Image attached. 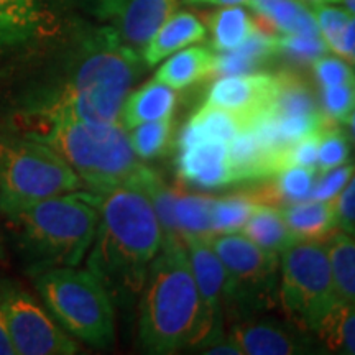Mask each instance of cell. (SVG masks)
Instances as JSON below:
<instances>
[{
    "label": "cell",
    "instance_id": "6da1fadb",
    "mask_svg": "<svg viewBox=\"0 0 355 355\" xmlns=\"http://www.w3.org/2000/svg\"><path fill=\"white\" fill-rule=\"evenodd\" d=\"M145 68L110 25H83L46 73L13 102L20 133L58 122L121 123L122 105Z\"/></svg>",
    "mask_w": 355,
    "mask_h": 355
},
{
    "label": "cell",
    "instance_id": "7a4b0ae2",
    "mask_svg": "<svg viewBox=\"0 0 355 355\" xmlns=\"http://www.w3.org/2000/svg\"><path fill=\"white\" fill-rule=\"evenodd\" d=\"M163 232L152 202L135 181L101 194L99 222L86 268L101 279L114 304L130 306L144 290Z\"/></svg>",
    "mask_w": 355,
    "mask_h": 355
},
{
    "label": "cell",
    "instance_id": "3957f363",
    "mask_svg": "<svg viewBox=\"0 0 355 355\" xmlns=\"http://www.w3.org/2000/svg\"><path fill=\"white\" fill-rule=\"evenodd\" d=\"M139 343L166 355L202 343V306L184 243H166L150 265L139 298Z\"/></svg>",
    "mask_w": 355,
    "mask_h": 355
},
{
    "label": "cell",
    "instance_id": "277c9868",
    "mask_svg": "<svg viewBox=\"0 0 355 355\" xmlns=\"http://www.w3.org/2000/svg\"><path fill=\"white\" fill-rule=\"evenodd\" d=\"M99 199L92 191H73L7 216L33 272L81 263L94 241Z\"/></svg>",
    "mask_w": 355,
    "mask_h": 355
},
{
    "label": "cell",
    "instance_id": "5b68a950",
    "mask_svg": "<svg viewBox=\"0 0 355 355\" xmlns=\"http://www.w3.org/2000/svg\"><path fill=\"white\" fill-rule=\"evenodd\" d=\"M20 135L51 146L96 194L130 183L144 165L122 123L58 122Z\"/></svg>",
    "mask_w": 355,
    "mask_h": 355
},
{
    "label": "cell",
    "instance_id": "8992f818",
    "mask_svg": "<svg viewBox=\"0 0 355 355\" xmlns=\"http://www.w3.org/2000/svg\"><path fill=\"white\" fill-rule=\"evenodd\" d=\"M35 286L44 306L69 336L91 347L109 349L115 340L114 301L89 270L56 266L38 272Z\"/></svg>",
    "mask_w": 355,
    "mask_h": 355
},
{
    "label": "cell",
    "instance_id": "52a82bcc",
    "mask_svg": "<svg viewBox=\"0 0 355 355\" xmlns=\"http://www.w3.org/2000/svg\"><path fill=\"white\" fill-rule=\"evenodd\" d=\"M84 188L66 159L43 141L0 137V211L6 216Z\"/></svg>",
    "mask_w": 355,
    "mask_h": 355
},
{
    "label": "cell",
    "instance_id": "ba28073f",
    "mask_svg": "<svg viewBox=\"0 0 355 355\" xmlns=\"http://www.w3.org/2000/svg\"><path fill=\"white\" fill-rule=\"evenodd\" d=\"M211 245L225 268V316L239 322L278 306L279 255L242 232L212 235Z\"/></svg>",
    "mask_w": 355,
    "mask_h": 355
},
{
    "label": "cell",
    "instance_id": "9c48e42d",
    "mask_svg": "<svg viewBox=\"0 0 355 355\" xmlns=\"http://www.w3.org/2000/svg\"><path fill=\"white\" fill-rule=\"evenodd\" d=\"M339 298L324 241H296L279 257L278 306L291 324L311 326Z\"/></svg>",
    "mask_w": 355,
    "mask_h": 355
},
{
    "label": "cell",
    "instance_id": "30bf717a",
    "mask_svg": "<svg viewBox=\"0 0 355 355\" xmlns=\"http://www.w3.org/2000/svg\"><path fill=\"white\" fill-rule=\"evenodd\" d=\"M0 309L6 316L17 355H73L76 340L58 326L33 296L10 285H0Z\"/></svg>",
    "mask_w": 355,
    "mask_h": 355
},
{
    "label": "cell",
    "instance_id": "8fae6325",
    "mask_svg": "<svg viewBox=\"0 0 355 355\" xmlns=\"http://www.w3.org/2000/svg\"><path fill=\"white\" fill-rule=\"evenodd\" d=\"M51 35L53 17L43 0H0V83Z\"/></svg>",
    "mask_w": 355,
    "mask_h": 355
},
{
    "label": "cell",
    "instance_id": "7c38bea8",
    "mask_svg": "<svg viewBox=\"0 0 355 355\" xmlns=\"http://www.w3.org/2000/svg\"><path fill=\"white\" fill-rule=\"evenodd\" d=\"M184 247L202 306V343L199 350L224 337L225 268L211 245V239L189 237Z\"/></svg>",
    "mask_w": 355,
    "mask_h": 355
},
{
    "label": "cell",
    "instance_id": "4fadbf2b",
    "mask_svg": "<svg viewBox=\"0 0 355 355\" xmlns=\"http://www.w3.org/2000/svg\"><path fill=\"white\" fill-rule=\"evenodd\" d=\"M275 92H277V74H234V76H222L212 83L204 104L242 115L250 125L257 115L272 107Z\"/></svg>",
    "mask_w": 355,
    "mask_h": 355
},
{
    "label": "cell",
    "instance_id": "5bb4252c",
    "mask_svg": "<svg viewBox=\"0 0 355 355\" xmlns=\"http://www.w3.org/2000/svg\"><path fill=\"white\" fill-rule=\"evenodd\" d=\"M229 337L241 347L242 354L248 355L313 354L318 349L313 337L300 327L282 326L273 321H254L252 318L235 322Z\"/></svg>",
    "mask_w": 355,
    "mask_h": 355
},
{
    "label": "cell",
    "instance_id": "9a60e30c",
    "mask_svg": "<svg viewBox=\"0 0 355 355\" xmlns=\"http://www.w3.org/2000/svg\"><path fill=\"white\" fill-rule=\"evenodd\" d=\"M176 173L186 184L201 189H217L235 183L227 144L219 140H204L178 150Z\"/></svg>",
    "mask_w": 355,
    "mask_h": 355
},
{
    "label": "cell",
    "instance_id": "2e32d148",
    "mask_svg": "<svg viewBox=\"0 0 355 355\" xmlns=\"http://www.w3.org/2000/svg\"><path fill=\"white\" fill-rule=\"evenodd\" d=\"M180 0H123L109 20L133 50H144L157 30L176 12Z\"/></svg>",
    "mask_w": 355,
    "mask_h": 355
},
{
    "label": "cell",
    "instance_id": "e0dca14e",
    "mask_svg": "<svg viewBox=\"0 0 355 355\" xmlns=\"http://www.w3.org/2000/svg\"><path fill=\"white\" fill-rule=\"evenodd\" d=\"M207 37V28L191 12H175L157 30L152 40L141 50L145 66H155L191 44L202 42Z\"/></svg>",
    "mask_w": 355,
    "mask_h": 355
},
{
    "label": "cell",
    "instance_id": "ac0fdd59",
    "mask_svg": "<svg viewBox=\"0 0 355 355\" xmlns=\"http://www.w3.org/2000/svg\"><path fill=\"white\" fill-rule=\"evenodd\" d=\"M247 125L248 123L242 115L202 104L196 114L186 122L183 130L178 135L175 146L176 150H183L204 140H219L229 144Z\"/></svg>",
    "mask_w": 355,
    "mask_h": 355
},
{
    "label": "cell",
    "instance_id": "d6986e66",
    "mask_svg": "<svg viewBox=\"0 0 355 355\" xmlns=\"http://www.w3.org/2000/svg\"><path fill=\"white\" fill-rule=\"evenodd\" d=\"M245 7L279 35L321 37L314 13L303 0H247Z\"/></svg>",
    "mask_w": 355,
    "mask_h": 355
},
{
    "label": "cell",
    "instance_id": "ffe728a7",
    "mask_svg": "<svg viewBox=\"0 0 355 355\" xmlns=\"http://www.w3.org/2000/svg\"><path fill=\"white\" fill-rule=\"evenodd\" d=\"M319 352L355 355V306L337 300L309 329Z\"/></svg>",
    "mask_w": 355,
    "mask_h": 355
},
{
    "label": "cell",
    "instance_id": "44dd1931",
    "mask_svg": "<svg viewBox=\"0 0 355 355\" xmlns=\"http://www.w3.org/2000/svg\"><path fill=\"white\" fill-rule=\"evenodd\" d=\"M217 53L211 46H186L163 60L153 79L181 91L214 74Z\"/></svg>",
    "mask_w": 355,
    "mask_h": 355
},
{
    "label": "cell",
    "instance_id": "7402d4cb",
    "mask_svg": "<svg viewBox=\"0 0 355 355\" xmlns=\"http://www.w3.org/2000/svg\"><path fill=\"white\" fill-rule=\"evenodd\" d=\"M178 94L175 89L152 79L144 86L128 92L122 105L121 123L127 130L140 123L159 121L175 112Z\"/></svg>",
    "mask_w": 355,
    "mask_h": 355
},
{
    "label": "cell",
    "instance_id": "603a6c76",
    "mask_svg": "<svg viewBox=\"0 0 355 355\" xmlns=\"http://www.w3.org/2000/svg\"><path fill=\"white\" fill-rule=\"evenodd\" d=\"M282 214L298 241H326L339 229L334 201L303 199L283 206Z\"/></svg>",
    "mask_w": 355,
    "mask_h": 355
},
{
    "label": "cell",
    "instance_id": "cb8c5ba5",
    "mask_svg": "<svg viewBox=\"0 0 355 355\" xmlns=\"http://www.w3.org/2000/svg\"><path fill=\"white\" fill-rule=\"evenodd\" d=\"M132 181H135L140 186V189L144 191L146 198L152 202L153 211L157 214L159 227H162L163 232L162 245L178 242L184 243L183 235L180 232L175 217V201L180 191L173 189L157 171L145 165H141L139 173H137Z\"/></svg>",
    "mask_w": 355,
    "mask_h": 355
},
{
    "label": "cell",
    "instance_id": "d4e9b609",
    "mask_svg": "<svg viewBox=\"0 0 355 355\" xmlns=\"http://www.w3.org/2000/svg\"><path fill=\"white\" fill-rule=\"evenodd\" d=\"M241 232L260 248L277 255L298 241L288 227L282 209L272 204H259Z\"/></svg>",
    "mask_w": 355,
    "mask_h": 355
},
{
    "label": "cell",
    "instance_id": "484cf974",
    "mask_svg": "<svg viewBox=\"0 0 355 355\" xmlns=\"http://www.w3.org/2000/svg\"><path fill=\"white\" fill-rule=\"evenodd\" d=\"M211 32L209 46L216 53L232 51L242 46L252 35L260 30L257 21L252 19L242 6H225L211 13L207 20Z\"/></svg>",
    "mask_w": 355,
    "mask_h": 355
},
{
    "label": "cell",
    "instance_id": "4316f807",
    "mask_svg": "<svg viewBox=\"0 0 355 355\" xmlns=\"http://www.w3.org/2000/svg\"><path fill=\"white\" fill-rule=\"evenodd\" d=\"M275 55H277V37L259 30L242 46L232 51L217 53L214 74L234 76V74L254 73Z\"/></svg>",
    "mask_w": 355,
    "mask_h": 355
},
{
    "label": "cell",
    "instance_id": "83f0119b",
    "mask_svg": "<svg viewBox=\"0 0 355 355\" xmlns=\"http://www.w3.org/2000/svg\"><path fill=\"white\" fill-rule=\"evenodd\" d=\"M318 168L308 166H290L278 171L270 178L272 183L259 191H252L261 204H288L303 201L309 198L314 181L318 176Z\"/></svg>",
    "mask_w": 355,
    "mask_h": 355
},
{
    "label": "cell",
    "instance_id": "f1b7e54d",
    "mask_svg": "<svg viewBox=\"0 0 355 355\" xmlns=\"http://www.w3.org/2000/svg\"><path fill=\"white\" fill-rule=\"evenodd\" d=\"M270 112L273 115H324L313 89L300 74L283 71L277 74V92H275Z\"/></svg>",
    "mask_w": 355,
    "mask_h": 355
},
{
    "label": "cell",
    "instance_id": "f546056e",
    "mask_svg": "<svg viewBox=\"0 0 355 355\" xmlns=\"http://www.w3.org/2000/svg\"><path fill=\"white\" fill-rule=\"evenodd\" d=\"M324 243L329 254L337 295L345 303L355 306V237L336 230Z\"/></svg>",
    "mask_w": 355,
    "mask_h": 355
},
{
    "label": "cell",
    "instance_id": "4dcf8cb0",
    "mask_svg": "<svg viewBox=\"0 0 355 355\" xmlns=\"http://www.w3.org/2000/svg\"><path fill=\"white\" fill-rule=\"evenodd\" d=\"M212 204L214 198L206 194L178 193L175 201V217L183 241L189 237L211 239L212 235Z\"/></svg>",
    "mask_w": 355,
    "mask_h": 355
},
{
    "label": "cell",
    "instance_id": "1f68e13d",
    "mask_svg": "<svg viewBox=\"0 0 355 355\" xmlns=\"http://www.w3.org/2000/svg\"><path fill=\"white\" fill-rule=\"evenodd\" d=\"M261 204L254 193L214 198L212 204V234L241 232L248 217Z\"/></svg>",
    "mask_w": 355,
    "mask_h": 355
},
{
    "label": "cell",
    "instance_id": "d6a6232c",
    "mask_svg": "<svg viewBox=\"0 0 355 355\" xmlns=\"http://www.w3.org/2000/svg\"><path fill=\"white\" fill-rule=\"evenodd\" d=\"M132 150L140 159H155L170 152L173 141V115L140 123L128 130Z\"/></svg>",
    "mask_w": 355,
    "mask_h": 355
},
{
    "label": "cell",
    "instance_id": "836d02e7",
    "mask_svg": "<svg viewBox=\"0 0 355 355\" xmlns=\"http://www.w3.org/2000/svg\"><path fill=\"white\" fill-rule=\"evenodd\" d=\"M316 19L321 38L331 53L347 60L349 30L352 15L345 8L336 7V3H321L309 6Z\"/></svg>",
    "mask_w": 355,
    "mask_h": 355
},
{
    "label": "cell",
    "instance_id": "e575fe53",
    "mask_svg": "<svg viewBox=\"0 0 355 355\" xmlns=\"http://www.w3.org/2000/svg\"><path fill=\"white\" fill-rule=\"evenodd\" d=\"M319 107L331 123H345L355 109V79L337 86L319 87Z\"/></svg>",
    "mask_w": 355,
    "mask_h": 355
},
{
    "label": "cell",
    "instance_id": "d590c367",
    "mask_svg": "<svg viewBox=\"0 0 355 355\" xmlns=\"http://www.w3.org/2000/svg\"><path fill=\"white\" fill-rule=\"evenodd\" d=\"M350 140L343 128L337 125L326 127L319 133L318 145V171H327L331 168L345 165L350 159Z\"/></svg>",
    "mask_w": 355,
    "mask_h": 355
},
{
    "label": "cell",
    "instance_id": "8d00e7d4",
    "mask_svg": "<svg viewBox=\"0 0 355 355\" xmlns=\"http://www.w3.org/2000/svg\"><path fill=\"white\" fill-rule=\"evenodd\" d=\"M326 53H329V48L321 37H306V35L277 37V55L290 58L296 63H313Z\"/></svg>",
    "mask_w": 355,
    "mask_h": 355
},
{
    "label": "cell",
    "instance_id": "74e56055",
    "mask_svg": "<svg viewBox=\"0 0 355 355\" xmlns=\"http://www.w3.org/2000/svg\"><path fill=\"white\" fill-rule=\"evenodd\" d=\"M319 133H311L295 144L285 146L278 152L277 170L282 171L290 166H308L318 168V145Z\"/></svg>",
    "mask_w": 355,
    "mask_h": 355
},
{
    "label": "cell",
    "instance_id": "f35d334b",
    "mask_svg": "<svg viewBox=\"0 0 355 355\" xmlns=\"http://www.w3.org/2000/svg\"><path fill=\"white\" fill-rule=\"evenodd\" d=\"M313 73L319 87L337 86L355 79V71L347 60L337 55H322L313 63Z\"/></svg>",
    "mask_w": 355,
    "mask_h": 355
},
{
    "label": "cell",
    "instance_id": "ab89813d",
    "mask_svg": "<svg viewBox=\"0 0 355 355\" xmlns=\"http://www.w3.org/2000/svg\"><path fill=\"white\" fill-rule=\"evenodd\" d=\"M355 171V163H345V165L331 168V170L318 173L313 189H311L308 199L316 201H332L344 186L349 183Z\"/></svg>",
    "mask_w": 355,
    "mask_h": 355
},
{
    "label": "cell",
    "instance_id": "60d3db41",
    "mask_svg": "<svg viewBox=\"0 0 355 355\" xmlns=\"http://www.w3.org/2000/svg\"><path fill=\"white\" fill-rule=\"evenodd\" d=\"M332 201H334L339 229L355 237V171L349 183L344 186V189Z\"/></svg>",
    "mask_w": 355,
    "mask_h": 355
},
{
    "label": "cell",
    "instance_id": "b9f144b4",
    "mask_svg": "<svg viewBox=\"0 0 355 355\" xmlns=\"http://www.w3.org/2000/svg\"><path fill=\"white\" fill-rule=\"evenodd\" d=\"M83 8L101 21H109L123 0H78Z\"/></svg>",
    "mask_w": 355,
    "mask_h": 355
},
{
    "label": "cell",
    "instance_id": "7bdbcfd3",
    "mask_svg": "<svg viewBox=\"0 0 355 355\" xmlns=\"http://www.w3.org/2000/svg\"><path fill=\"white\" fill-rule=\"evenodd\" d=\"M198 352L211 354V355H241L242 350L227 336V337H222V339L217 340V343H212L209 345H206V347L199 349Z\"/></svg>",
    "mask_w": 355,
    "mask_h": 355
},
{
    "label": "cell",
    "instance_id": "ee69618b",
    "mask_svg": "<svg viewBox=\"0 0 355 355\" xmlns=\"http://www.w3.org/2000/svg\"><path fill=\"white\" fill-rule=\"evenodd\" d=\"M0 355H17L2 309H0Z\"/></svg>",
    "mask_w": 355,
    "mask_h": 355
},
{
    "label": "cell",
    "instance_id": "f6af8a7d",
    "mask_svg": "<svg viewBox=\"0 0 355 355\" xmlns=\"http://www.w3.org/2000/svg\"><path fill=\"white\" fill-rule=\"evenodd\" d=\"M247 0H188L186 3L189 6H214V7H225V6H245Z\"/></svg>",
    "mask_w": 355,
    "mask_h": 355
},
{
    "label": "cell",
    "instance_id": "bcb514c9",
    "mask_svg": "<svg viewBox=\"0 0 355 355\" xmlns=\"http://www.w3.org/2000/svg\"><path fill=\"white\" fill-rule=\"evenodd\" d=\"M347 61L350 64H355V17L352 15L349 30V43H347Z\"/></svg>",
    "mask_w": 355,
    "mask_h": 355
},
{
    "label": "cell",
    "instance_id": "7dc6e473",
    "mask_svg": "<svg viewBox=\"0 0 355 355\" xmlns=\"http://www.w3.org/2000/svg\"><path fill=\"white\" fill-rule=\"evenodd\" d=\"M347 127H349V132H350V137H352V140L355 141V109L352 110V114L349 115L347 119Z\"/></svg>",
    "mask_w": 355,
    "mask_h": 355
},
{
    "label": "cell",
    "instance_id": "c3c4849f",
    "mask_svg": "<svg viewBox=\"0 0 355 355\" xmlns=\"http://www.w3.org/2000/svg\"><path fill=\"white\" fill-rule=\"evenodd\" d=\"M340 3H344L345 10L355 17V0H340Z\"/></svg>",
    "mask_w": 355,
    "mask_h": 355
},
{
    "label": "cell",
    "instance_id": "681fc988",
    "mask_svg": "<svg viewBox=\"0 0 355 355\" xmlns=\"http://www.w3.org/2000/svg\"><path fill=\"white\" fill-rule=\"evenodd\" d=\"M308 6H321V3H340V0H303Z\"/></svg>",
    "mask_w": 355,
    "mask_h": 355
},
{
    "label": "cell",
    "instance_id": "f907efd6",
    "mask_svg": "<svg viewBox=\"0 0 355 355\" xmlns=\"http://www.w3.org/2000/svg\"><path fill=\"white\" fill-rule=\"evenodd\" d=\"M3 260V247H2V242H0V261Z\"/></svg>",
    "mask_w": 355,
    "mask_h": 355
},
{
    "label": "cell",
    "instance_id": "816d5d0a",
    "mask_svg": "<svg viewBox=\"0 0 355 355\" xmlns=\"http://www.w3.org/2000/svg\"><path fill=\"white\" fill-rule=\"evenodd\" d=\"M183 2H184V3H186V2H188V0H183Z\"/></svg>",
    "mask_w": 355,
    "mask_h": 355
}]
</instances>
